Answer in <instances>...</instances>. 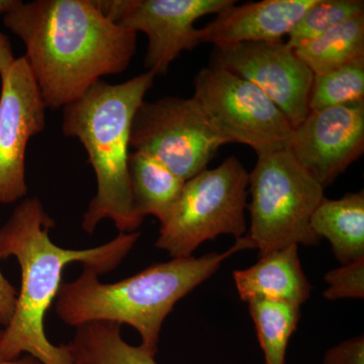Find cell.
Returning a JSON list of instances; mask_svg holds the SVG:
<instances>
[{
  "instance_id": "ffe728a7",
  "label": "cell",
  "mask_w": 364,
  "mask_h": 364,
  "mask_svg": "<svg viewBox=\"0 0 364 364\" xmlns=\"http://www.w3.org/2000/svg\"><path fill=\"white\" fill-rule=\"evenodd\" d=\"M364 102V57L326 73L314 75L309 109Z\"/></svg>"
},
{
  "instance_id": "4fadbf2b",
  "label": "cell",
  "mask_w": 364,
  "mask_h": 364,
  "mask_svg": "<svg viewBox=\"0 0 364 364\" xmlns=\"http://www.w3.org/2000/svg\"><path fill=\"white\" fill-rule=\"evenodd\" d=\"M316 0H263L237 6L215 14L198 28L200 45L225 47L242 43L277 42L289 36Z\"/></svg>"
},
{
  "instance_id": "8fae6325",
  "label": "cell",
  "mask_w": 364,
  "mask_h": 364,
  "mask_svg": "<svg viewBox=\"0 0 364 364\" xmlns=\"http://www.w3.org/2000/svg\"><path fill=\"white\" fill-rule=\"evenodd\" d=\"M0 79V205H9L28 193L26 148L44 131L47 107L25 57Z\"/></svg>"
},
{
  "instance_id": "d6986e66",
  "label": "cell",
  "mask_w": 364,
  "mask_h": 364,
  "mask_svg": "<svg viewBox=\"0 0 364 364\" xmlns=\"http://www.w3.org/2000/svg\"><path fill=\"white\" fill-rule=\"evenodd\" d=\"M248 306L264 364H286L287 345L299 324L301 306L270 299H252Z\"/></svg>"
},
{
  "instance_id": "277c9868",
  "label": "cell",
  "mask_w": 364,
  "mask_h": 364,
  "mask_svg": "<svg viewBox=\"0 0 364 364\" xmlns=\"http://www.w3.org/2000/svg\"><path fill=\"white\" fill-rule=\"evenodd\" d=\"M155 77L147 71L117 85L100 80L63 107L62 131L82 144L97 177V193L81 222L85 233H95L107 219L119 233H133L142 225L132 200L129 150L132 122Z\"/></svg>"
},
{
  "instance_id": "9a60e30c",
  "label": "cell",
  "mask_w": 364,
  "mask_h": 364,
  "mask_svg": "<svg viewBox=\"0 0 364 364\" xmlns=\"http://www.w3.org/2000/svg\"><path fill=\"white\" fill-rule=\"evenodd\" d=\"M311 228L326 238L342 265L364 258V193H348L338 200L323 198L311 218Z\"/></svg>"
},
{
  "instance_id": "7402d4cb",
  "label": "cell",
  "mask_w": 364,
  "mask_h": 364,
  "mask_svg": "<svg viewBox=\"0 0 364 364\" xmlns=\"http://www.w3.org/2000/svg\"><path fill=\"white\" fill-rule=\"evenodd\" d=\"M327 289L324 298L328 301L364 298V258L352 261L326 273Z\"/></svg>"
},
{
  "instance_id": "5b68a950",
  "label": "cell",
  "mask_w": 364,
  "mask_h": 364,
  "mask_svg": "<svg viewBox=\"0 0 364 364\" xmlns=\"http://www.w3.org/2000/svg\"><path fill=\"white\" fill-rule=\"evenodd\" d=\"M249 186L251 225L246 236L260 255L321 241L311 228V218L325 198L324 188L289 149L258 156Z\"/></svg>"
},
{
  "instance_id": "9c48e42d",
  "label": "cell",
  "mask_w": 364,
  "mask_h": 364,
  "mask_svg": "<svg viewBox=\"0 0 364 364\" xmlns=\"http://www.w3.org/2000/svg\"><path fill=\"white\" fill-rule=\"evenodd\" d=\"M234 0H95L100 11L124 30L147 36V71L165 75L184 51L200 45L198 18L217 14Z\"/></svg>"
},
{
  "instance_id": "52a82bcc",
  "label": "cell",
  "mask_w": 364,
  "mask_h": 364,
  "mask_svg": "<svg viewBox=\"0 0 364 364\" xmlns=\"http://www.w3.org/2000/svg\"><path fill=\"white\" fill-rule=\"evenodd\" d=\"M193 98L227 144L247 145L257 156L289 149L294 128L284 112L253 83L208 67L195 79Z\"/></svg>"
},
{
  "instance_id": "e0dca14e",
  "label": "cell",
  "mask_w": 364,
  "mask_h": 364,
  "mask_svg": "<svg viewBox=\"0 0 364 364\" xmlns=\"http://www.w3.org/2000/svg\"><path fill=\"white\" fill-rule=\"evenodd\" d=\"M121 328L107 321L76 327L73 339L66 344L71 364H157L141 345L124 341Z\"/></svg>"
},
{
  "instance_id": "cb8c5ba5",
  "label": "cell",
  "mask_w": 364,
  "mask_h": 364,
  "mask_svg": "<svg viewBox=\"0 0 364 364\" xmlns=\"http://www.w3.org/2000/svg\"><path fill=\"white\" fill-rule=\"evenodd\" d=\"M18 291L0 269V326L6 327L13 316Z\"/></svg>"
},
{
  "instance_id": "ac0fdd59",
  "label": "cell",
  "mask_w": 364,
  "mask_h": 364,
  "mask_svg": "<svg viewBox=\"0 0 364 364\" xmlns=\"http://www.w3.org/2000/svg\"><path fill=\"white\" fill-rule=\"evenodd\" d=\"M294 52L314 75L364 57V14L340 23Z\"/></svg>"
},
{
  "instance_id": "3957f363",
  "label": "cell",
  "mask_w": 364,
  "mask_h": 364,
  "mask_svg": "<svg viewBox=\"0 0 364 364\" xmlns=\"http://www.w3.org/2000/svg\"><path fill=\"white\" fill-rule=\"evenodd\" d=\"M248 243L244 235L224 253L155 263L114 284H104L83 267L77 279L60 286L55 313L75 328L100 321L131 326L140 335L141 346L156 358L163 323L177 301L215 274L230 256L250 249Z\"/></svg>"
},
{
  "instance_id": "7a4b0ae2",
  "label": "cell",
  "mask_w": 364,
  "mask_h": 364,
  "mask_svg": "<svg viewBox=\"0 0 364 364\" xmlns=\"http://www.w3.org/2000/svg\"><path fill=\"white\" fill-rule=\"evenodd\" d=\"M55 221L39 198H23L0 228V260L14 257L21 268V289L9 324L0 331V358L30 355L42 364H71L66 344L51 343L45 316L56 299L62 273L80 263L97 275L116 269L136 245L140 232L119 233L97 247L66 249L50 238Z\"/></svg>"
},
{
  "instance_id": "d4e9b609",
  "label": "cell",
  "mask_w": 364,
  "mask_h": 364,
  "mask_svg": "<svg viewBox=\"0 0 364 364\" xmlns=\"http://www.w3.org/2000/svg\"><path fill=\"white\" fill-rule=\"evenodd\" d=\"M16 59L11 41L7 36L0 32V76L11 68Z\"/></svg>"
},
{
  "instance_id": "5bb4252c",
  "label": "cell",
  "mask_w": 364,
  "mask_h": 364,
  "mask_svg": "<svg viewBox=\"0 0 364 364\" xmlns=\"http://www.w3.org/2000/svg\"><path fill=\"white\" fill-rule=\"evenodd\" d=\"M298 247L289 246L262 254L252 267L234 272L242 301L270 299L299 306L305 304L313 287L301 268Z\"/></svg>"
},
{
  "instance_id": "4316f807",
  "label": "cell",
  "mask_w": 364,
  "mask_h": 364,
  "mask_svg": "<svg viewBox=\"0 0 364 364\" xmlns=\"http://www.w3.org/2000/svg\"><path fill=\"white\" fill-rule=\"evenodd\" d=\"M0 364H42L37 359L32 358L30 355H23L20 358L11 359V360H6V359L0 358Z\"/></svg>"
},
{
  "instance_id": "8992f818",
  "label": "cell",
  "mask_w": 364,
  "mask_h": 364,
  "mask_svg": "<svg viewBox=\"0 0 364 364\" xmlns=\"http://www.w3.org/2000/svg\"><path fill=\"white\" fill-rule=\"evenodd\" d=\"M248 186L247 170L234 156L188 179L155 245L173 258H186L220 235L241 238L247 233Z\"/></svg>"
},
{
  "instance_id": "30bf717a",
  "label": "cell",
  "mask_w": 364,
  "mask_h": 364,
  "mask_svg": "<svg viewBox=\"0 0 364 364\" xmlns=\"http://www.w3.org/2000/svg\"><path fill=\"white\" fill-rule=\"evenodd\" d=\"M210 66L257 86L284 112L294 129L310 112L313 72L284 41L215 47Z\"/></svg>"
},
{
  "instance_id": "83f0119b",
  "label": "cell",
  "mask_w": 364,
  "mask_h": 364,
  "mask_svg": "<svg viewBox=\"0 0 364 364\" xmlns=\"http://www.w3.org/2000/svg\"><path fill=\"white\" fill-rule=\"evenodd\" d=\"M1 329H2V327H1V326H0V331H1Z\"/></svg>"
},
{
  "instance_id": "7c38bea8",
  "label": "cell",
  "mask_w": 364,
  "mask_h": 364,
  "mask_svg": "<svg viewBox=\"0 0 364 364\" xmlns=\"http://www.w3.org/2000/svg\"><path fill=\"white\" fill-rule=\"evenodd\" d=\"M289 151L327 188L363 154L364 102L311 111L294 129Z\"/></svg>"
},
{
  "instance_id": "484cf974",
  "label": "cell",
  "mask_w": 364,
  "mask_h": 364,
  "mask_svg": "<svg viewBox=\"0 0 364 364\" xmlns=\"http://www.w3.org/2000/svg\"><path fill=\"white\" fill-rule=\"evenodd\" d=\"M21 2V0H0V14L6 16L20 6Z\"/></svg>"
},
{
  "instance_id": "44dd1931",
  "label": "cell",
  "mask_w": 364,
  "mask_h": 364,
  "mask_svg": "<svg viewBox=\"0 0 364 364\" xmlns=\"http://www.w3.org/2000/svg\"><path fill=\"white\" fill-rule=\"evenodd\" d=\"M363 14V0H316L287 36V45L298 49L340 23Z\"/></svg>"
},
{
  "instance_id": "6da1fadb",
  "label": "cell",
  "mask_w": 364,
  "mask_h": 364,
  "mask_svg": "<svg viewBox=\"0 0 364 364\" xmlns=\"http://www.w3.org/2000/svg\"><path fill=\"white\" fill-rule=\"evenodd\" d=\"M4 23L23 41L47 109H63L102 77L123 73L136 50V33L112 23L95 0L21 2Z\"/></svg>"
},
{
  "instance_id": "ba28073f",
  "label": "cell",
  "mask_w": 364,
  "mask_h": 364,
  "mask_svg": "<svg viewBox=\"0 0 364 364\" xmlns=\"http://www.w3.org/2000/svg\"><path fill=\"white\" fill-rule=\"evenodd\" d=\"M226 144L193 97L144 100L132 122L131 149L154 157L184 181L208 169Z\"/></svg>"
},
{
  "instance_id": "2e32d148",
  "label": "cell",
  "mask_w": 364,
  "mask_h": 364,
  "mask_svg": "<svg viewBox=\"0 0 364 364\" xmlns=\"http://www.w3.org/2000/svg\"><path fill=\"white\" fill-rule=\"evenodd\" d=\"M129 179L134 210L141 220L147 215L164 224L176 207L186 181L154 157L134 151L129 156Z\"/></svg>"
},
{
  "instance_id": "603a6c76",
  "label": "cell",
  "mask_w": 364,
  "mask_h": 364,
  "mask_svg": "<svg viewBox=\"0 0 364 364\" xmlns=\"http://www.w3.org/2000/svg\"><path fill=\"white\" fill-rule=\"evenodd\" d=\"M322 364H364L363 335L345 340L328 349Z\"/></svg>"
}]
</instances>
